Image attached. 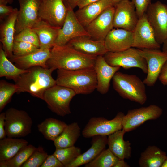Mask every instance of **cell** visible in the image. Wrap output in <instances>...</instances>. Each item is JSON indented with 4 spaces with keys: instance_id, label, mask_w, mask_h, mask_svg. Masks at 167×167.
Instances as JSON below:
<instances>
[{
    "instance_id": "cell-1",
    "label": "cell",
    "mask_w": 167,
    "mask_h": 167,
    "mask_svg": "<svg viewBox=\"0 0 167 167\" xmlns=\"http://www.w3.org/2000/svg\"><path fill=\"white\" fill-rule=\"evenodd\" d=\"M97 57L82 53L68 44L55 45L50 50V56L46 64L49 68L54 70L94 69Z\"/></svg>"
},
{
    "instance_id": "cell-2",
    "label": "cell",
    "mask_w": 167,
    "mask_h": 167,
    "mask_svg": "<svg viewBox=\"0 0 167 167\" xmlns=\"http://www.w3.org/2000/svg\"><path fill=\"white\" fill-rule=\"evenodd\" d=\"M54 70L35 66L28 69L15 82L18 88L17 93L27 92L33 97L43 100L44 95L49 88L56 84L52 77Z\"/></svg>"
},
{
    "instance_id": "cell-3",
    "label": "cell",
    "mask_w": 167,
    "mask_h": 167,
    "mask_svg": "<svg viewBox=\"0 0 167 167\" xmlns=\"http://www.w3.org/2000/svg\"><path fill=\"white\" fill-rule=\"evenodd\" d=\"M57 74L56 84L72 90L76 94H89L96 88V76L94 69H59L57 70Z\"/></svg>"
},
{
    "instance_id": "cell-4",
    "label": "cell",
    "mask_w": 167,
    "mask_h": 167,
    "mask_svg": "<svg viewBox=\"0 0 167 167\" xmlns=\"http://www.w3.org/2000/svg\"><path fill=\"white\" fill-rule=\"evenodd\" d=\"M114 89L122 97L143 105L147 100L145 84L138 76L117 71L112 78Z\"/></svg>"
},
{
    "instance_id": "cell-5",
    "label": "cell",
    "mask_w": 167,
    "mask_h": 167,
    "mask_svg": "<svg viewBox=\"0 0 167 167\" xmlns=\"http://www.w3.org/2000/svg\"><path fill=\"white\" fill-rule=\"evenodd\" d=\"M76 95L72 90L56 84L45 91L43 100L52 112L64 117L71 113L70 103Z\"/></svg>"
},
{
    "instance_id": "cell-6",
    "label": "cell",
    "mask_w": 167,
    "mask_h": 167,
    "mask_svg": "<svg viewBox=\"0 0 167 167\" xmlns=\"http://www.w3.org/2000/svg\"><path fill=\"white\" fill-rule=\"evenodd\" d=\"M5 113V130L7 137H24L31 133L32 121L26 111L11 107Z\"/></svg>"
},
{
    "instance_id": "cell-7",
    "label": "cell",
    "mask_w": 167,
    "mask_h": 167,
    "mask_svg": "<svg viewBox=\"0 0 167 167\" xmlns=\"http://www.w3.org/2000/svg\"><path fill=\"white\" fill-rule=\"evenodd\" d=\"M103 56L106 62L111 66H119L125 69L137 67L141 69L144 73L147 74V62L137 48L131 47L117 52L108 51Z\"/></svg>"
},
{
    "instance_id": "cell-8",
    "label": "cell",
    "mask_w": 167,
    "mask_h": 167,
    "mask_svg": "<svg viewBox=\"0 0 167 167\" xmlns=\"http://www.w3.org/2000/svg\"><path fill=\"white\" fill-rule=\"evenodd\" d=\"M124 115L123 113L119 112L110 120L103 117H92L83 130L82 135L86 138L98 135L108 136L122 129V121Z\"/></svg>"
},
{
    "instance_id": "cell-9",
    "label": "cell",
    "mask_w": 167,
    "mask_h": 167,
    "mask_svg": "<svg viewBox=\"0 0 167 167\" xmlns=\"http://www.w3.org/2000/svg\"><path fill=\"white\" fill-rule=\"evenodd\" d=\"M145 13L157 41L162 44L167 38V4L159 1L151 3Z\"/></svg>"
},
{
    "instance_id": "cell-10",
    "label": "cell",
    "mask_w": 167,
    "mask_h": 167,
    "mask_svg": "<svg viewBox=\"0 0 167 167\" xmlns=\"http://www.w3.org/2000/svg\"><path fill=\"white\" fill-rule=\"evenodd\" d=\"M162 112L161 108L153 104L129 110L123 118L122 129L126 132L133 131L148 120L157 119Z\"/></svg>"
},
{
    "instance_id": "cell-11",
    "label": "cell",
    "mask_w": 167,
    "mask_h": 167,
    "mask_svg": "<svg viewBox=\"0 0 167 167\" xmlns=\"http://www.w3.org/2000/svg\"><path fill=\"white\" fill-rule=\"evenodd\" d=\"M67 14L62 0H42L38 11L39 18L54 26L62 28Z\"/></svg>"
},
{
    "instance_id": "cell-12",
    "label": "cell",
    "mask_w": 167,
    "mask_h": 167,
    "mask_svg": "<svg viewBox=\"0 0 167 167\" xmlns=\"http://www.w3.org/2000/svg\"><path fill=\"white\" fill-rule=\"evenodd\" d=\"M132 47L139 49H159L161 45L157 41L154 31L145 13L139 19L133 31Z\"/></svg>"
},
{
    "instance_id": "cell-13",
    "label": "cell",
    "mask_w": 167,
    "mask_h": 167,
    "mask_svg": "<svg viewBox=\"0 0 167 167\" xmlns=\"http://www.w3.org/2000/svg\"><path fill=\"white\" fill-rule=\"evenodd\" d=\"M65 5L67 8L66 16L59 31L54 45H65L75 38L83 36H89L85 28L77 19L74 9Z\"/></svg>"
},
{
    "instance_id": "cell-14",
    "label": "cell",
    "mask_w": 167,
    "mask_h": 167,
    "mask_svg": "<svg viewBox=\"0 0 167 167\" xmlns=\"http://www.w3.org/2000/svg\"><path fill=\"white\" fill-rule=\"evenodd\" d=\"M138 49L148 66L147 75L143 82L148 86H153L158 78L163 66L167 60V54L159 49Z\"/></svg>"
},
{
    "instance_id": "cell-15",
    "label": "cell",
    "mask_w": 167,
    "mask_h": 167,
    "mask_svg": "<svg viewBox=\"0 0 167 167\" xmlns=\"http://www.w3.org/2000/svg\"><path fill=\"white\" fill-rule=\"evenodd\" d=\"M18 10L15 35L28 28H32L39 19L38 11L41 0H18Z\"/></svg>"
},
{
    "instance_id": "cell-16",
    "label": "cell",
    "mask_w": 167,
    "mask_h": 167,
    "mask_svg": "<svg viewBox=\"0 0 167 167\" xmlns=\"http://www.w3.org/2000/svg\"><path fill=\"white\" fill-rule=\"evenodd\" d=\"M114 6V28L133 31L139 19L133 3L130 0H122Z\"/></svg>"
},
{
    "instance_id": "cell-17",
    "label": "cell",
    "mask_w": 167,
    "mask_h": 167,
    "mask_svg": "<svg viewBox=\"0 0 167 167\" xmlns=\"http://www.w3.org/2000/svg\"><path fill=\"white\" fill-rule=\"evenodd\" d=\"M114 6L109 7L85 27L92 38L95 40H105L114 28Z\"/></svg>"
},
{
    "instance_id": "cell-18",
    "label": "cell",
    "mask_w": 167,
    "mask_h": 167,
    "mask_svg": "<svg viewBox=\"0 0 167 167\" xmlns=\"http://www.w3.org/2000/svg\"><path fill=\"white\" fill-rule=\"evenodd\" d=\"M120 67L109 65L106 62L103 56L97 57L94 69L96 76V89L99 93L104 94L108 92L111 80Z\"/></svg>"
},
{
    "instance_id": "cell-19",
    "label": "cell",
    "mask_w": 167,
    "mask_h": 167,
    "mask_svg": "<svg viewBox=\"0 0 167 167\" xmlns=\"http://www.w3.org/2000/svg\"><path fill=\"white\" fill-rule=\"evenodd\" d=\"M104 42L108 51L117 52L124 50L132 47L133 31L114 28L107 35Z\"/></svg>"
},
{
    "instance_id": "cell-20",
    "label": "cell",
    "mask_w": 167,
    "mask_h": 167,
    "mask_svg": "<svg viewBox=\"0 0 167 167\" xmlns=\"http://www.w3.org/2000/svg\"><path fill=\"white\" fill-rule=\"evenodd\" d=\"M18 10L13 12L2 22L0 27V41L2 49L8 59L13 55L12 48L15 35V26Z\"/></svg>"
},
{
    "instance_id": "cell-21",
    "label": "cell",
    "mask_w": 167,
    "mask_h": 167,
    "mask_svg": "<svg viewBox=\"0 0 167 167\" xmlns=\"http://www.w3.org/2000/svg\"><path fill=\"white\" fill-rule=\"evenodd\" d=\"M50 50L40 49L37 51L24 56L13 55L9 59L14 63L15 66L22 69L27 70L35 66L48 68L46 63L50 56Z\"/></svg>"
},
{
    "instance_id": "cell-22",
    "label": "cell",
    "mask_w": 167,
    "mask_h": 167,
    "mask_svg": "<svg viewBox=\"0 0 167 167\" xmlns=\"http://www.w3.org/2000/svg\"><path fill=\"white\" fill-rule=\"evenodd\" d=\"M68 44L76 50L88 55L103 56L108 52L104 40H95L89 36H83L75 38Z\"/></svg>"
},
{
    "instance_id": "cell-23",
    "label": "cell",
    "mask_w": 167,
    "mask_h": 167,
    "mask_svg": "<svg viewBox=\"0 0 167 167\" xmlns=\"http://www.w3.org/2000/svg\"><path fill=\"white\" fill-rule=\"evenodd\" d=\"M32 28L38 36L40 49H51L55 45L61 28L52 25L39 19Z\"/></svg>"
},
{
    "instance_id": "cell-24",
    "label": "cell",
    "mask_w": 167,
    "mask_h": 167,
    "mask_svg": "<svg viewBox=\"0 0 167 167\" xmlns=\"http://www.w3.org/2000/svg\"><path fill=\"white\" fill-rule=\"evenodd\" d=\"M112 6H114L112 0H100L79 8L75 13L80 23L85 27L105 10Z\"/></svg>"
},
{
    "instance_id": "cell-25",
    "label": "cell",
    "mask_w": 167,
    "mask_h": 167,
    "mask_svg": "<svg viewBox=\"0 0 167 167\" xmlns=\"http://www.w3.org/2000/svg\"><path fill=\"white\" fill-rule=\"evenodd\" d=\"M92 137L91 146L84 152L81 153L66 167H78L86 164L93 160L107 145V136L98 135Z\"/></svg>"
},
{
    "instance_id": "cell-26",
    "label": "cell",
    "mask_w": 167,
    "mask_h": 167,
    "mask_svg": "<svg viewBox=\"0 0 167 167\" xmlns=\"http://www.w3.org/2000/svg\"><path fill=\"white\" fill-rule=\"evenodd\" d=\"M126 133L122 129L118 131L107 137L108 148L120 159H128L131 156L132 148L130 142L124 139Z\"/></svg>"
},
{
    "instance_id": "cell-27",
    "label": "cell",
    "mask_w": 167,
    "mask_h": 167,
    "mask_svg": "<svg viewBox=\"0 0 167 167\" xmlns=\"http://www.w3.org/2000/svg\"><path fill=\"white\" fill-rule=\"evenodd\" d=\"M167 157L166 153L154 145L149 146L140 155V167H161Z\"/></svg>"
},
{
    "instance_id": "cell-28",
    "label": "cell",
    "mask_w": 167,
    "mask_h": 167,
    "mask_svg": "<svg viewBox=\"0 0 167 167\" xmlns=\"http://www.w3.org/2000/svg\"><path fill=\"white\" fill-rule=\"evenodd\" d=\"M67 124L64 122L50 118L45 119L37 127L38 131L46 139L54 141L62 132Z\"/></svg>"
},
{
    "instance_id": "cell-29",
    "label": "cell",
    "mask_w": 167,
    "mask_h": 167,
    "mask_svg": "<svg viewBox=\"0 0 167 167\" xmlns=\"http://www.w3.org/2000/svg\"><path fill=\"white\" fill-rule=\"evenodd\" d=\"M28 144L23 139L7 137L0 140V161L13 157L22 148Z\"/></svg>"
},
{
    "instance_id": "cell-30",
    "label": "cell",
    "mask_w": 167,
    "mask_h": 167,
    "mask_svg": "<svg viewBox=\"0 0 167 167\" xmlns=\"http://www.w3.org/2000/svg\"><path fill=\"white\" fill-rule=\"evenodd\" d=\"M80 135V128L76 122L67 125L61 134L53 141L56 148L74 146Z\"/></svg>"
},
{
    "instance_id": "cell-31",
    "label": "cell",
    "mask_w": 167,
    "mask_h": 167,
    "mask_svg": "<svg viewBox=\"0 0 167 167\" xmlns=\"http://www.w3.org/2000/svg\"><path fill=\"white\" fill-rule=\"evenodd\" d=\"M28 69H20L14 65L6 56L2 49L0 47V77H5L15 82L19 76L26 72Z\"/></svg>"
},
{
    "instance_id": "cell-32",
    "label": "cell",
    "mask_w": 167,
    "mask_h": 167,
    "mask_svg": "<svg viewBox=\"0 0 167 167\" xmlns=\"http://www.w3.org/2000/svg\"><path fill=\"white\" fill-rule=\"evenodd\" d=\"M36 148L28 144L22 148L13 157L9 160L0 161V167H20L31 155Z\"/></svg>"
},
{
    "instance_id": "cell-33",
    "label": "cell",
    "mask_w": 167,
    "mask_h": 167,
    "mask_svg": "<svg viewBox=\"0 0 167 167\" xmlns=\"http://www.w3.org/2000/svg\"><path fill=\"white\" fill-rule=\"evenodd\" d=\"M119 159L108 148L101 152L93 160L85 164V167H114Z\"/></svg>"
},
{
    "instance_id": "cell-34",
    "label": "cell",
    "mask_w": 167,
    "mask_h": 167,
    "mask_svg": "<svg viewBox=\"0 0 167 167\" xmlns=\"http://www.w3.org/2000/svg\"><path fill=\"white\" fill-rule=\"evenodd\" d=\"M81 153L80 148L73 146L65 148H56L53 154L64 167H66Z\"/></svg>"
},
{
    "instance_id": "cell-35",
    "label": "cell",
    "mask_w": 167,
    "mask_h": 167,
    "mask_svg": "<svg viewBox=\"0 0 167 167\" xmlns=\"http://www.w3.org/2000/svg\"><path fill=\"white\" fill-rule=\"evenodd\" d=\"M17 85L8 82L4 80L0 81V112L4 109L11 100L13 95L18 92Z\"/></svg>"
},
{
    "instance_id": "cell-36",
    "label": "cell",
    "mask_w": 167,
    "mask_h": 167,
    "mask_svg": "<svg viewBox=\"0 0 167 167\" xmlns=\"http://www.w3.org/2000/svg\"><path fill=\"white\" fill-rule=\"evenodd\" d=\"M48 155L43 148L39 146L21 167H41Z\"/></svg>"
},
{
    "instance_id": "cell-37",
    "label": "cell",
    "mask_w": 167,
    "mask_h": 167,
    "mask_svg": "<svg viewBox=\"0 0 167 167\" xmlns=\"http://www.w3.org/2000/svg\"><path fill=\"white\" fill-rule=\"evenodd\" d=\"M14 41L28 43L40 48V42L37 35L31 28H26L15 35Z\"/></svg>"
},
{
    "instance_id": "cell-38",
    "label": "cell",
    "mask_w": 167,
    "mask_h": 167,
    "mask_svg": "<svg viewBox=\"0 0 167 167\" xmlns=\"http://www.w3.org/2000/svg\"><path fill=\"white\" fill-rule=\"evenodd\" d=\"M39 49L40 48L31 44L14 41L12 52L14 55L22 56L35 52Z\"/></svg>"
},
{
    "instance_id": "cell-39",
    "label": "cell",
    "mask_w": 167,
    "mask_h": 167,
    "mask_svg": "<svg viewBox=\"0 0 167 167\" xmlns=\"http://www.w3.org/2000/svg\"><path fill=\"white\" fill-rule=\"evenodd\" d=\"M135 7L139 19L145 13L149 6L151 3V0H131Z\"/></svg>"
},
{
    "instance_id": "cell-40",
    "label": "cell",
    "mask_w": 167,
    "mask_h": 167,
    "mask_svg": "<svg viewBox=\"0 0 167 167\" xmlns=\"http://www.w3.org/2000/svg\"><path fill=\"white\" fill-rule=\"evenodd\" d=\"M62 164L53 154L48 155L41 167H64Z\"/></svg>"
},
{
    "instance_id": "cell-41",
    "label": "cell",
    "mask_w": 167,
    "mask_h": 167,
    "mask_svg": "<svg viewBox=\"0 0 167 167\" xmlns=\"http://www.w3.org/2000/svg\"><path fill=\"white\" fill-rule=\"evenodd\" d=\"M14 8L5 4H0V19L2 21L14 11Z\"/></svg>"
},
{
    "instance_id": "cell-42",
    "label": "cell",
    "mask_w": 167,
    "mask_h": 167,
    "mask_svg": "<svg viewBox=\"0 0 167 167\" xmlns=\"http://www.w3.org/2000/svg\"><path fill=\"white\" fill-rule=\"evenodd\" d=\"M158 79L162 84L167 85V60L162 66Z\"/></svg>"
},
{
    "instance_id": "cell-43",
    "label": "cell",
    "mask_w": 167,
    "mask_h": 167,
    "mask_svg": "<svg viewBox=\"0 0 167 167\" xmlns=\"http://www.w3.org/2000/svg\"><path fill=\"white\" fill-rule=\"evenodd\" d=\"M5 113L0 114V139L6 138V136L5 130Z\"/></svg>"
},
{
    "instance_id": "cell-44",
    "label": "cell",
    "mask_w": 167,
    "mask_h": 167,
    "mask_svg": "<svg viewBox=\"0 0 167 167\" xmlns=\"http://www.w3.org/2000/svg\"><path fill=\"white\" fill-rule=\"evenodd\" d=\"M100 0H78L77 6L81 8L91 3L97 2Z\"/></svg>"
},
{
    "instance_id": "cell-45",
    "label": "cell",
    "mask_w": 167,
    "mask_h": 167,
    "mask_svg": "<svg viewBox=\"0 0 167 167\" xmlns=\"http://www.w3.org/2000/svg\"><path fill=\"white\" fill-rule=\"evenodd\" d=\"M65 4L68 6L73 9L77 6L78 0H62Z\"/></svg>"
},
{
    "instance_id": "cell-46",
    "label": "cell",
    "mask_w": 167,
    "mask_h": 167,
    "mask_svg": "<svg viewBox=\"0 0 167 167\" xmlns=\"http://www.w3.org/2000/svg\"><path fill=\"white\" fill-rule=\"evenodd\" d=\"M130 166L124 159H119L114 167H129Z\"/></svg>"
},
{
    "instance_id": "cell-47",
    "label": "cell",
    "mask_w": 167,
    "mask_h": 167,
    "mask_svg": "<svg viewBox=\"0 0 167 167\" xmlns=\"http://www.w3.org/2000/svg\"><path fill=\"white\" fill-rule=\"evenodd\" d=\"M162 51L167 54V38L162 44Z\"/></svg>"
},
{
    "instance_id": "cell-48",
    "label": "cell",
    "mask_w": 167,
    "mask_h": 167,
    "mask_svg": "<svg viewBox=\"0 0 167 167\" xmlns=\"http://www.w3.org/2000/svg\"><path fill=\"white\" fill-rule=\"evenodd\" d=\"M161 167H167V156L161 165Z\"/></svg>"
},
{
    "instance_id": "cell-49",
    "label": "cell",
    "mask_w": 167,
    "mask_h": 167,
    "mask_svg": "<svg viewBox=\"0 0 167 167\" xmlns=\"http://www.w3.org/2000/svg\"><path fill=\"white\" fill-rule=\"evenodd\" d=\"M122 0H112L114 6Z\"/></svg>"
},
{
    "instance_id": "cell-50",
    "label": "cell",
    "mask_w": 167,
    "mask_h": 167,
    "mask_svg": "<svg viewBox=\"0 0 167 167\" xmlns=\"http://www.w3.org/2000/svg\"><path fill=\"white\" fill-rule=\"evenodd\" d=\"M7 4V3L6 0H0V4Z\"/></svg>"
},
{
    "instance_id": "cell-51",
    "label": "cell",
    "mask_w": 167,
    "mask_h": 167,
    "mask_svg": "<svg viewBox=\"0 0 167 167\" xmlns=\"http://www.w3.org/2000/svg\"><path fill=\"white\" fill-rule=\"evenodd\" d=\"M6 2L7 3H9V4H11L13 2V0H6Z\"/></svg>"
},
{
    "instance_id": "cell-52",
    "label": "cell",
    "mask_w": 167,
    "mask_h": 167,
    "mask_svg": "<svg viewBox=\"0 0 167 167\" xmlns=\"http://www.w3.org/2000/svg\"></svg>"
}]
</instances>
